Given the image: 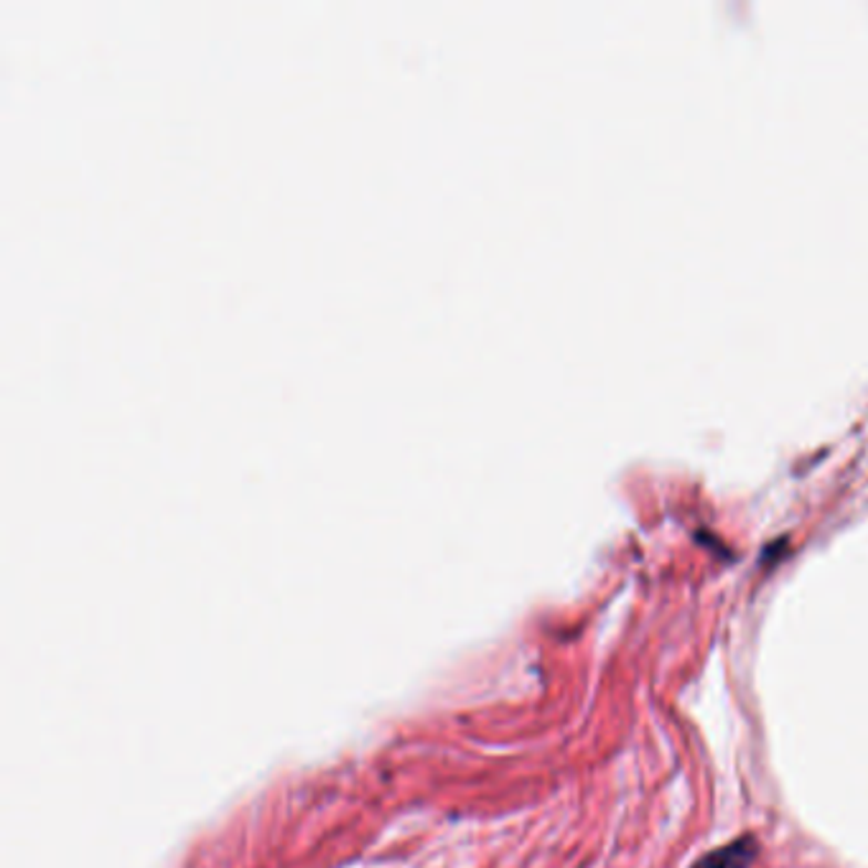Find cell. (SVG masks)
Listing matches in <instances>:
<instances>
[{"label": "cell", "instance_id": "6da1fadb", "mask_svg": "<svg viewBox=\"0 0 868 868\" xmlns=\"http://www.w3.org/2000/svg\"><path fill=\"white\" fill-rule=\"evenodd\" d=\"M760 856V843L752 836H741L726 846L705 854L693 868H749Z\"/></svg>", "mask_w": 868, "mask_h": 868}]
</instances>
